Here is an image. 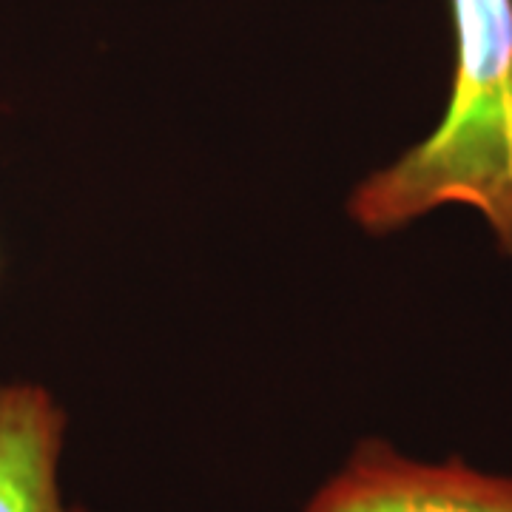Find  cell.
<instances>
[{
    "label": "cell",
    "mask_w": 512,
    "mask_h": 512,
    "mask_svg": "<svg viewBox=\"0 0 512 512\" xmlns=\"http://www.w3.org/2000/svg\"><path fill=\"white\" fill-rule=\"evenodd\" d=\"M456 66L436 128L350 191L348 217L387 237L467 205L512 259V0H450Z\"/></svg>",
    "instance_id": "cell-1"
},
{
    "label": "cell",
    "mask_w": 512,
    "mask_h": 512,
    "mask_svg": "<svg viewBox=\"0 0 512 512\" xmlns=\"http://www.w3.org/2000/svg\"><path fill=\"white\" fill-rule=\"evenodd\" d=\"M302 512H512V476L461 458L419 461L384 439H362Z\"/></svg>",
    "instance_id": "cell-2"
},
{
    "label": "cell",
    "mask_w": 512,
    "mask_h": 512,
    "mask_svg": "<svg viewBox=\"0 0 512 512\" xmlns=\"http://www.w3.org/2000/svg\"><path fill=\"white\" fill-rule=\"evenodd\" d=\"M66 410L32 382L0 384V512H89L60 487Z\"/></svg>",
    "instance_id": "cell-3"
}]
</instances>
